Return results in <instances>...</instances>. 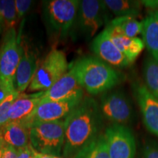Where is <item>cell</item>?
<instances>
[{
	"label": "cell",
	"instance_id": "obj_1",
	"mask_svg": "<svg viewBox=\"0 0 158 158\" xmlns=\"http://www.w3.org/2000/svg\"><path fill=\"white\" fill-rule=\"evenodd\" d=\"M102 115L96 100L84 97L75 109L64 119V143L62 155L73 158L98 137Z\"/></svg>",
	"mask_w": 158,
	"mask_h": 158
},
{
	"label": "cell",
	"instance_id": "obj_2",
	"mask_svg": "<svg viewBox=\"0 0 158 158\" xmlns=\"http://www.w3.org/2000/svg\"><path fill=\"white\" fill-rule=\"evenodd\" d=\"M73 64L79 84L92 95L113 89L126 78L122 72L97 56H84Z\"/></svg>",
	"mask_w": 158,
	"mask_h": 158
},
{
	"label": "cell",
	"instance_id": "obj_3",
	"mask_svg": "<svg viewBox=\"0 0 158 158\" xmlns=\"http://www.w3.org/2000/svg\"><path fill=\"white\" fill-rule=\"evenodd\" d=\"M64 143V120L37 122L29 126V144L37 152L59 156Z\"/></svg>",
	"mask_w": 158,
	"mask_h": 158
},
{
	"label": "cell",
	"instance_id": "obj_4",
	"mask_svg": "<svg viewBox=\"0 0 158 158\" xmlns=\"http://www.w3.org/2000/svg\"><path fill=\"white\" fill-rule=\"evenodd\" d=\"M69 70L66 55L62 51L53 49L38 65L27 89L28 92H45L52 86Z\"/></svg>",
	"mask_w": 158,
	"mask_h": 158
},
{
	"label": "cell",
	"instance_id": "obj_5",
	"mask_svg": "<svg viewBox=\"0 0 158 158\" xmlns=\"http://www.w3.org/2000/svg\"><path fill=\"white\" fill-rule=\"evenodd\" d=\"M109 10L104 1L82 0L79 2L73 28L86 39L94 37L104 24L110 23Z\"/></svg>",
	"mask_w": 158,
	"mask_h": 158
},
{
	"label": "cell",
	"instance_id": "obj_6",
	"mask_svg": "<svg viewBox=\"0 0 158 158\" xmlns=\"http://www.w3.org/2000/svg\"><path fill=\"white\" fill-rule=\"evenodd\" d=\"M80 1L78 0H51L45 2L44 15L51 31L58 36L68 35L76 21Z\"/></svg>",
	"mask_w": 158,
	"mask_h": 158
},
{
	"label": "cell",
	"instance_id": "obj_7",
	"mask_svg": "<svg viewBox=\"0 0 158 158\" xmlns=\"http://www.w3.org/2000/svg\"><path fill=\"white\" fill-rule=\"evenodd\" d=\"M99 106L102 116L114 124L124 125L133 119V107L122 90L111 89L104 92Z\"/></svg>",
	"mask_w": 158,
	"mask_h": 158
},
{
	"label": "cell",
	"instance_id": "obj_8",
	"mask_svg": "<svg viewBox=\"0 0 158 158\" xmlns=\"http://www.w3.org/2000/svg\"><path fill=\"white\" fill-rule=\"evenodd\" d=\"M21 49L20 35L17 36L15 28L3 33L0 47V78L13 86L15 71L21 56Z\"/></svg>",
	"mask_w": 158,
	"mask_h": 158
},
{
	"label": "cell",
	"instance_id": "obj_9",
	"mask_svg": "<svg viewBox=\"0 0 158 158\" xmlns=\"http://www.w3.org/2000/svg\"><path fill=\"white\" fill-rule=\"evenodd\" d=\"M104 136L110 158H135V139L129 127L113 124L106 130Z\"/></svg>",
	"mask_w": 158,
	"mask_h": 158
},
{
	"label": "cell",
	"instance_id": "obj_10",
	"mask_svg": "<svg viewBox=\"0 0 158 158\" xmlns=\"http://www.w3.org/2000/svg\"><path fill=\"white\" fill-rule=\"evenodd\" d=\"M84 94L58 101H40L29 119L28 126L37 122L64 120L80 104Z\"/></svg>",
	"mask_w": 158,
	"mask_h": 158
},
{
	"label": "cell",
	"instance_id": "obj_11",
	"mask_svg": "<svg viewBox=\"0 0 158 158\" xmlns=\"http://www.w3.org/2000/svg\"><path fill=\"white\" fill-rule=\"evenodd\" d=\"M92 51L97 57L114 68H126L132 64L113 43L106 28L93 40Z\"/></svg>",
	"mask_w": 158,
	"mask_h": 158
},
{
	"label": "cell",
	"instance_id": "obj_12",
	"mask_svg": "<svg viewBox=\"0 0 158 158\" xmlns=\"http://www.w3.org/2000/svg\"><path fill=\"white\" fill-rule=\"evenodd\" d=\"M134 95L141 110L145 127L158 138V99L149 92L143 83L134 84Z\"/></svg>",
	"mask_w": 158,
	"mask_h": 158
},
{
	"label": "cell",
	"instance_id": "obj_13",
	"mask_svg": "<svg viewBox=\"0 0 158 158\" xmlns=\"http://www.w3.org/2000/svg\"><path fill=\"white\" fill-rule=\"evenodd\" d=\"M84 94L79 84L74 64L48 89L45 91L41 101H58Z\"/></svg>",
	"mask_w": 158,
	"mask_h": 158
},
{
	"label": "cell",
	"instance_id": "obj_14",
	"mask_svg": "<svg viewBox=\"0 0 158 158\" xmlns=\"http://www.w3.org/2000/svg\"><path fill=\"white\" fill-rule=\"evenodd\" d=\"M39 62L33 51L28 50L22 45L20 62L14 77L15 89L19 94L24 93L34 78Z\"/></svg>",
	"mask_w": 158,
	"mask_h": 158
},
{
	"label": "cell",
	"instance_id": "obj_15",
	"mask_svg": "<svg viewBox=\"0 0 158 158\" xmlns=\"http://www.w3.org/2000/svg\"><path fill=\"white\" fill-rule=\"evenodd\" d=\"M44 92L19 94L9 110V122H21L29 127V119L41 101Z\"/></svg>",
	"mask_w": 158,
	"mask_h": 158
},
{
	"label": "cell",
	"instance_id": "obj_16",
	"mask_svg": "<svg viewBox=\"0 0 158 158\" xmlns=\"http://www.w3.org/2000/svg\"><path fill=\"white\" fill-rule=\"evenodd\" d=\"M110 39L118 50L133 64L145 48V45L139 37H129L124 35L116 27L110 23L106 27Z\"/></svg>",
	"mask_w": 158,
	"mask_h": 158
},
{
	"label": "cell",
	"instance_id": "obj_17",
	"mask_svg": "<svg viewBox=\"0 0 158 158\" xmlns=\"http://www.w3.org/2000/svg\"><path fill=\"white\" fill-rule=\"evenodd\" d=\"M141 23L142 40L149 55L158 62V10H149Z\"/></svg>",
	"mask_w": 158,
	"mask_h": 158
},
{
	"label": "cell",
	"instance_id": "obj_18",
	"mask_svg": "<svg viewBox=\"0 0 158 158\" xmlns=\"http://www.w3.org/2000/svg\"><path fill=\"white\" fill-rule=\"evenodd\" d=\"M0 136L17 150L29 145V128L21 122H9L0 128Z\"/></svg>",
	"mask_w": 158,
	"mask_h": 158
},
{
	"label": "cell",
	"instance_id": "obj_19",
	"mask_svg": "<svg viewBox=\"0 0 158 158\" xmlns=\"http://www.w3.org/2000/svg\"><path fill=\"white\" fill-rule=\"evenodd\" d=\"M105 4L110 13L118 17L137 18L141 15V1L131 0H105Z\"/></svg>",
	"mask_w": 158,
	"mask_h": 158
},
{
	"label": "cell",
	"instance_id": "obj_20",
	"mask_svg": "<svg viewBox=\"0 0 158 158\" xmlns=\"http://www.w3.org/2000/svg\"><path fill=\"white\" fill-rule=\"evenodd\" d=\"M143 84L150 93L158 99V62L150 55L143 61Z\"/></svg>",
	"mask_w": 158,
	"mask_h": 158
},
{
	"label": "cell",
	"instance_id": "obj_21",
	"mask_svg": "<svg viewBox=\"0 0 158 158\" xmlns=\"http://www.w3.org/2000/svg\"><path fill=\"white\" fill-rule=\"evenodd\" d=\"M18 20L14 0H0V29L5 33L15 28Z\"/></svg>",
	"mask_w": 158,
	"mask_h": 158
},
{
	"label": "cell",
	"instance_id": "obj_22",
	"mask_svg": "<svg viewBox=\"0 0 158 158\" xmlns=\"http://www.w3.org/2000/svg\"><path fill=\"white\" fill-rule=\"evenodd\" d=\"M110 24L115 27L124 35L129 37H137L141 34L142 23L133 17H118L110 21Z\"/></svg>",
	"mask_w": 158,
	"mask_h": 158
},
{
	"label": "cell",
	"instance_id": "obj_23",
	"mask_svg": "<svg viewBox=\"0 0 158 158\" xmlns=\"http://www.w3.org/2000/svg\"><path fill=\"white\" fill-rule=\"evenodd\" d=\"M83 152L84 158H110L104 134L99 135Z\"/></svg>",
	"mask_w": 158,
	"mask_h": 158
},
{
	"label": "cell",
	"instance_id": "obj_24",
	"mask_svg": "<svg viewBox=\"0 0 158 158\" xmlns=\"http://www.w3.org/2000/svg\"><path fill=\"white\" fill-rule=\"evenodd\" d=\"M19 95L16 91L12 92L0 103V128L2 127L9 122L8 113L10 107L15 100Z\"/></svg>",
	"mask_w": 158,
	"mask_h": 158
},
{
	"label": "cell",
	"instance_id": "obj_25",
	"mask_svg": "<svg viewBox=\"0 0 158 158\" xmlns=\"http://www.w3.org/2000/svg\"><path fill=\"white\" fill-rule=\"evenodd\" d=\"M143 158H158V143L149 141L145 143L143 148Z\"/></svg>",
	"mask_w": 158,
	"mask_h": 158
},
{
	"label": "cell",
	"instance_id": "obj_26",
	"mask_svg": "<svg viewBox=\"0 0 158 158\" xmlns=\"http://www.w3.org/2000/svg\"><path fill=\"white\" fill-rule=\"evenodd\" d=\"M32 1L30 0H15V9H16L18 20L21 19L32 5Z\"/></svg>",
	"mask_w": 158,
	"mask_h": 158
},
{
	"label": "cell",
	"instance_id": "obj_27",
	"mask_svg": "<svg viewBox=\"0 0 158 158\" xmlns=\"http://www.w3.org/2000/svg\"><path fill=\"white\" fill-rule=\"evenodd\" d=\"M15 89L14 86L9 84L2 78H0V103L3 101L5 99L11 94L12 92H15Z\"/></svg>",
	"mask_w": 158,
	"mask_h": 158
},
{
	"label": "cell",
	"instance_id": "obj_28",
	"mask_svg": "<svg viewBox=\"0 0 158 158\" xmlns=\"http://www.w3.org/2000/svg\"><path fill=\"white\" fill-rule=\"evenodd\" d=\"M18 154V150L10 145L5 146L4 152L2 155V158H16Z\"/></svg>",
	"mask_w": 158,
	"mask_h": 158
},
{
	"label": "cell",
	"instance_id": "obj_29",
	"mask_svg": "<svg viewBox=\"0 0 158 158\" xmlns=\"http://www.w3.org/2000/svg\"><path fill=\"white\" fill-rule=\"evenodd\" d=\"M32 155V147L29 144L27 147L18 150L16 158H30Z\"/></svg>",
	"mask_w": 158,
	"mask_h": 158
},
{
	"label": "cell",
	"instance_id": "obj_30",
	"mask_svg": "<svg viewBox=\"0 0 158 158\" xmlns=\"http://www.w3.org/2000/svg\"><path fill=\"white\" fill-rule=\"evenodd\" d=\"M141 3L149 10H158V0H144Z\"/></svg>",
	"mask_w": 158,
	"mask_h": 158
},
{
	"label": "cell",
	"instance_id": "obj_31",
	"mask_svg": "<svg viewBox=\"0 0 158 158\" xmlns=\"http://www.w3.org/2000/svg\"><path fill=\"white\" fill-rule=\"evenodd\" d=\"M32 154L33 156L35 158H63L59 157V156L54 155H48V154H44V153H40L35 151V150L32 148Z\"/></svg>",
	"mask_w": 158,
	"mask_h": 158
},
{
	"label": "cell",
	"instance_id": "obj_32",
	"mask_svg": "<svg viewBox=\"0 0 158 158\" xmlns=\"http://www.w3.org/2000/svg\"><path fill=\"white\" fill-rule=\"evenodd\" d=\"M6 145H7V143L3 141V139L2 138L1 136H0V158H2L4 149H5Z\"/></svg>",
	"mask_w": 158,
	"mask_h": 158
},
{
	"label": "cell",
	"instance_id": "obj_33",
	"mask_svg": "<svg viewBox=\"0 0 158 158\" xmlns=\"http://www.w3.org/2000/svg\"><path fill=\"white\" fill-rule=\"evenodd\" d=\"M73 158H84V152H83V150L81 151L78 154H77Z\"/></svg>",
	"mask_w": 158,
	"mask_h": 158
},
{
	"label": "cell",
	"instance_id": "obj_34",
	"mask_svg": "<svg viewBox=\"0 0 158 158\" xmlns=\"http://www.w3.org/2000/svg\"><path fill=\"white\" fill-rule=\"evenodd\" d=\"M30 158H35V157H34V156H33V155H32V156H31V157Z\"/></svg>",
	"mask_w": 158,
	"mask_h": 158
},
{
	"label": "cell",
	"instance_id": "obj_35",
	"mask_svg": "<svg viewBox=\"0 0 158 158\" xmlns=\"http://www.w3.org/2000/svg\"><path fill=\"white\" fill-rule=\"evenodd\" d=\"M1 32H2V31H1V29H0V34H1Z\"/></svg>",
	"mask_w": 158,
	"mask_h": 158
}]
</instances>
